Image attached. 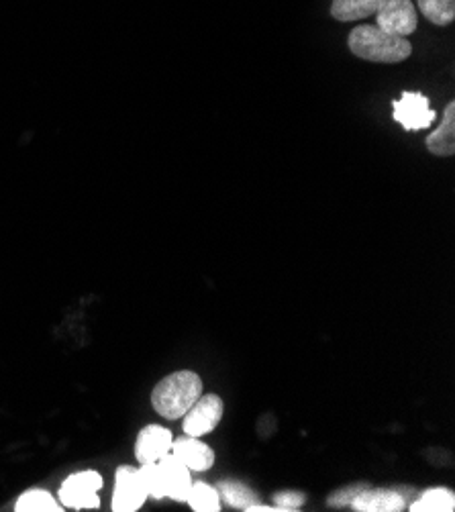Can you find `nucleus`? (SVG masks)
Returning a JSON list of instances; mask_svg holds the SVG:
<instances>
[{
	"label": "nucleus",
	"mask_w": 455,
	"mask_h": 512,
	"mask_svg": "<svg viewBox=\"0 0 455 512\" xmlns=\"http://www.w3.org/2000/svg\"><path fill=\"white\" fill-rule=\"evenodd\" d=\"M347 43L353 56L376 64H398L413 54V47L407 37L388 35L378 25L356 27L349 33Z\"/></svg>",
	"instance_id": "obj_1"
},
{
	"label": "nucleus",
	"mask_w": 455,
	"mask_h": 512,
	"mask_svg": "<svg viewBox=\"0 0 455 512\" xmlns=\"http://www.w3.org/2000/svg\"><path fill=\"white\" fill-rule=\"evenodd\" d=\"M202 394V380L190 370L166 376L151 392V404L164 419H182Z\"/></svg>",
	"instance_id": "obj_2"
},
{
	"label": "nucleus",
	"mask_w": 455,
	"mask_h": 512,
	"mask_svg": "<svg viewBox=\"0 0 455 512\" xmlns=\"http://www.w3.org/2000/svg\"><path fill=\"white\" fill-rule=\"evenodd\" d=\"M225 404L217 394H200V398L190 406L184 415V433L188 437H202L213 433L223 419Z\"/></svg>",
	"instance_id": "obj_3"
},
{
	"label": "nucleus",
	"mask_w": 455,
	"mask_h": 512,
	"mask_svg": "<svg viewBox=\"0 0 455 512\" xmlns=\"http://www.w3.org/2000/svg\"><path fill=\"white\" fill-rule=\"evenodd\" d=\"M394 121L407 131L429 129L437 113L429 107V98L421 92H402L398 100H392Z\"/></svg>",
	"instance_id": "obj_4"
},
{
	"label": "nucleus",
	"mask_w": 455,
	"mask_h": 512,
	"mask_svg": "<svg viewBox=\"0 0 455 512\" xmlns=\"http://www.w3.org/2000/svg\"><path fill=\"white\" fill-rule=\"evenodd\" d=\"M376 17V25L388 35L407 37L417 29V9L411 0H384Z\"/></svg>",
	"instance_id": "obj_5"
},
{
	"label": "nucleus",
	"mask_w": 455,
	"mask_h": 512,
	"mask_svg": "<svg viewBox=\"0 0 455 512\" xmlns=\"http://www.w3.org/2000/svg\"><path fill=\"white\" fill-rule=\"evenodd\" d=\"M103 488V478L96 472H80L70 476L60 490V500L72 508H96L100 504L98 490Z\"/></svg>",
	"instance_id": "obj_6"
},
{
	"label": "nucleus",
	"mask_w": 455,
	"mask_h": 512,
	"mask_svg": "<svg viewBox=\"0 0 455 512\" xmlns=\"http://www.w3.org/2000/svg\"><path fill=\"white\" fill-rule=\"evenodd\" d=\"M145 500H147V490L141 482L139 470H135L131 466L119 468L117 476H115L113 510L115 512H133V510H139Z\"/></svg>",
	"instance_id": "obj_7"
},
{
	"label": "nucleus",
	"mask_w": 455,
	"mask_h": 512,
	"mask_svg": "<svg viewBox=\"0 0 455 512\" xmlns=\"http://www.w3.org/2000/svg\"><path fill=\"white\" fill-rule=\"evenodd\" d=\"M172 443H174L172 433L166 427H160V425L143 427L135 443L137 462L139 464L160 462V459L172 449Z\"/></svg>",
	"instance_id": "obj_8"
},
{
	"label": "nucleus",
	"mask_w": 455,
	"mask_h": 512,
	"mask_svg": "<svg viewBox=\"0 0 455 512\" xmlns=\"http://www.w3.org/2000/svg\"><path fill=\"white\" fill-rule=\"evenodd\" d=\"M170 451L182 459V464L190 472H209L215 466V451L207 443H202L200 437L186 435L184 439L174 441Z\"/></svg>",
	"instance_id": "obj_9"
},
{
	"label": "nucleus",
	"mask_w": 455,
	"mask_h": 512,
	"mask_svg": "<svg viewBox=\"0 0 455 512\" xmlns=\"http://www.w3.org/2000/svg\"><path fill=\"white\" fill-rule=\"evenodd\" d=\"M356 512H400L407 508V500L396 490L366 488L349 504Z\"/></svg>",
	"instance_id": "obj_10"
},
{
	"label": "nucleus",
	"mask_w": 455,
	"mask_h": 512,
	"mask_svg": "<svg viewBox=\"0 0 455 512\" xmlns=\"http://www.w3.org/2000/svg\"><path fill=\"white\" fill-rule=\"evenodd\" d=\"M158 464L162 466V472H164L166 496L176 502H186L188 492L192 488V478H190V470L182 464V459L172 451H168Z\"/></svg>",
	"instance_id": "obj_11"
},
{
	"label": "nucleus",
	"mask_w": 455,
	"mask_h": 512,
	"mask_svg": "<svg viewBox=\"0 0 455 512\" xmlns=\"http://www.w3.org/2000/svg\"><path fill=\"white\" fill-rule=\"evenodd\" d=\"M427 149L439 158L455 153V102H449L441 125L427 137Z\"/></svg>",
	"instance_id": "obj_12"
},
{
	"label": "nucleus",
	"mask_w": 455,
	"mask_h": 512,
	"mask_svg": "<svg viewBox=\"0 0 455 512\" xmlns=\"http://www.w3.org/2000/svg\"><path fill=\"white\" fill-rule=\"evenodd\" d=\"M384 0H333L331 15L337 21H360L378 13Z\"/></svg>",
	"instance_id": "obj_13"
},
{
	"label": "nucleus",
	"mask_w": 455,
	"mask_h": 512,
	"mask_svg": "<svg viewBox=\"0 0 455 512\" xmlns=\"http://www.w3.org/2000/svg\"><path fill=\"white\" fill-rule=\"evenodd\" d=\"M217 492H219V496L225 498L227 504H231L235 508H241V510H245V508L260 502V498H258V494L254 490H251L243 482H237V480H223V482H219Z\"/></svg>",
	"instance_id": "obj_14"
},
{
	"label": "nucleus",
	"mask_w": 455,
	"mask_h": 512,
	"mask_svg": "<svg viewBox=\"0 0 455 512\" xmlns=\"http://www.w3.org/2000/svg\"><path fill=\"white\" fill-rule=\"evenodd\" d=\"M455 496L447 488L427 490L417 502L411 504V512H453Z\"/></svg>",
	"instance_id": "obj_15"
},
{
	"label": "nucleus",
	"mask_w": 455,
	"mask_h": 512,
	"mask_svg": "<svg viewBox=\"0 0 455 512\" xmlns=\"http://www.w3.org/2000/svg\"><path fill=\"white\" fill-rule=\"evenodd\" d=\"M186 502L196 512H219L221 510V500H219L217 488H213V486H209L205 482L192 484Z\"/></svg>",
	"instance_id": "obj_16"
},
{
	"label": "nucleus",
	"mask_w": 455,
	"mask_h": 512,
	"mask_svg": "<svg viewBox=\"0 0 455 512\" xmlns=\"http://www.w3.org/2000/svg\"><path fill=\"white\" fill-rule=\"evenodd\" d=\"M15 510H19V512H60L62 508L49 492L29 490L17 500Z\"/></svg>",
	"instance_id": "obj_17"
},
{
	"label": "nucleus",
	"mask_w": 455,
	"mask_h": 512,
	"mask_svg": "<svg viewBox=\"0 0 455 512\" xmlns=\"http://www.w3.org/2000/svg\"><path fill=\"white\" fill-rule=\"evenodd\" d=\"M417 5L433 25L445 27L455 19V0H417Z\"/></svg>",
	"instance_id": "obj_18"
},
{
	"label": "nucleus",
	"mask_w": 455,
	"mask_h": 512,
	"mask_svg": "<svg viewBox=\"0 0 455 512\" xmlns=\"http://www.w3.org/2000/svg\"><path fill=\"white\" fill-rule=\"evenodd\" d=\"M139 476H141V482H143V486L147 490V496L156 498V500L166 498V480H164L162 466L158 462L141 464Z\"/></svg>",
	"instance_id": "obj_19"
},
{
	"label": "nucleus",
	"mask_w": 455,
	"mask_h": 512,
	"mask_svg": "<svg viewBox=\"0 0 455 512\" xmlns=\"http://www.w3.org/2000/svg\"><path fill=\"white\" fill-rule=\"evenodd\" d=\"M307 502V496L302 492H280L274 496V504L282 510V512H294V510H300V506Z\"/></svg>",
	"instance_id": "obj_20"
},
{
	"label": "nucleus",
	"mask_w": 455,
	"mask_h": 512,
	"mask_svg": "<svg viewBox=\"0 0 455 512\" xmlns=\"http://www.w3.org/2000/svg\"><path fill=\"white\" fill-rule=\"evenodd\" d=\"M368 488V484H351V486H345L341 490H337L331 498H329V504L331 506H349L353 502V498H356L360 492H364Z\"/></svg>",
	"instance_id": "obj_21"
}]
</instances>
